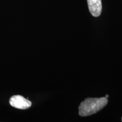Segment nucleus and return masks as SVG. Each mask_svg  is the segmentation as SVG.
<instances>
[{
  "instance_id": "nucleus-1",
  "label": "nucleus",
  "mask_w": 122,
  "mask_h": 122,
  "mask_svg": "<svg viewBox=\"0 0 122 122\" xmlns=\"http://www.w3.org/2000/svg\"><path fill=\"white\" fill-rule=\"evenodd\" d=\"M106 97L87 98L82 101L79 106V114L81 117H87L96 114L107 104Z\"/></svg>"
},
{
  "instance_id": "nucleus-2",
  "label": "nucleus",
  "mask_w": 122,
  "mask_h": 122,
  "mask_svg": "<svg viewBox=\"0 0 122 122\" xmlns=\"http://www.w3.org/2000/svg\"><path fill=\"white\" fill-rule=\"evenodd\" d=\"M10 103L14 107L19 109H27L30 107L32 103L22 96H14L10 98Z\"/></svg>"
},
{
  "instance_id": "nucleus-3",
  "label": "nucleus",
  "mask_w": 122,
  "mask_h": 122,
  "mask_svg": "<svg viewBox=\"0 0 122 122\" xmlns=\"http://www.w3.org/2000/svg\"><path fill=\"white\" fill-rule=\"evenodd\" d=\"M88 9L92 15L98 17L102 12L101 0H87Z\"/></svg>"
},
{
  "instance_id": "nucleus-4",
  "label": "nucleus",
  "mask_w": 122,
  "mask_h": 122,
  "mask_svg": "<svg viewBox=\"0 0 122 122\" xmlns=\"http://www.w3.org/2000/svg\"><path fill=\"white\" fill-rule=\"evenodd\" d=\"M109 97V95H108V94H107V95L105 96V97H106V98H107Z\"/></svg>"
},
{
  "instance_id": "nucleus-5",
  "label": "nucleus",
  "mask_w": 122,
  "mask_h": 122,
  "mask_svg": "<svg viewBox=\"0 0 122 122\" xmlns=\"http://www.w3.org/2000/svg\"></svg>"
}]
</instances>
